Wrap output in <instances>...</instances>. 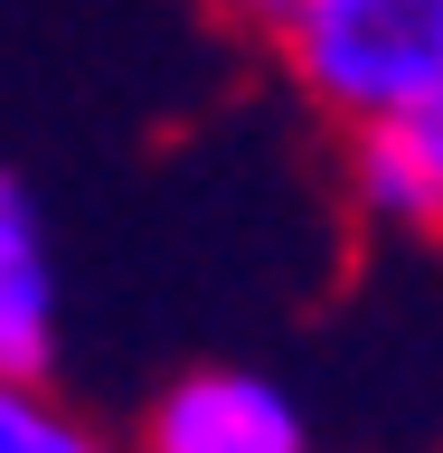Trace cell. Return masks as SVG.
Wrapping results in <instances>:
<instances>
[{
  "instance_id": "3",
  "label": "cell",
  "mask_w": 443,
  "mask_h": 453,
  "mask_svg": "<svg viewBox=\"0 0 443 453\" xmlns=\"http://www.w3.org/2000/svg\"><path fill=\"white\" fill-rule=\"evenodd\" d=\"M340 198L378 236L443 246V95L340 123Z\"/></svg>"
},
{
  "instance_id": "6",
  "label": "cell",
  "mask_w": 443,
  "mask_h": 453,
  "mask_svg": "<svg viewBox=\"0 0 443 453\" xmlns=\"http://www.w3.org/2000/svg\"><path fill=\"white\" fill-rule=\"evenodd\" d=\"M208 10H218V19H236L246 38H264V48H274V38H283L293 19H302L311 0H208Z\"/></svg>"
},
{
  "instance_id": "2",
  "label": "cell",
  "mask_w": 443,
  "mask_h": 453,
  "mask_svg": "<svg viewBox=\"0 0 443 453\" xmlns=\"http://www.w3.org/2000/svg\"><path fill=\"white\" fill-rule=\"evenodd\" d=\"M133 453H311V416L274 368L198 359L151 388Z\"/></svg>"
},
{
  "instance_id": "1",
  "label": "cell",
  "mask_w": 443,
  "mask_h": 453,
  "mask_svg": "<svg viewBox=\"0 0 443 453\" xmlns=\"http://www.w3.org/2000/svg\"><path fill=\"white\" fill-rule=\"evenodd\" d=\"M283 76L311 113L368 123L443 95V0H311L274 38Z\"/></svg>"
},
{
  "instance_id": "4",
  "label": "cell",
  "mask_w": 443,
  "mask_h": 453,
  "mask_svg": "<svg viewBox=\"0 0 443 453\" xmlns=\"http://www.w3.org/2000/svg\"><path fill=\"white\" fill-rule=\"evenodd\" d=\"M57 368V246L48 218L10 161H0V378Z\"/></svg>"
},
{
  "instance_id": "5",
  "label": "cell",
  "mask_w": 443,
  "mask_h": 453,
  "mask_svg": "<svg viewBox=\"0 0 443 453\" xmlns=\"http://www.w3.org/2000/svg\"><path fill=\"white\" fill-rule=\"evenodd\" d=\"M0 453H133V444H113L48 378H0Z\"/></svg>"
}]
</instances>
